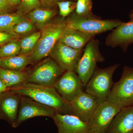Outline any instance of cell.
I'll return each instance as SVG.
<instances>
[{
  "label": "cell",
  "mask_w": 133,
  "mask_h": 133,
  "mask_svg": "<svg viewBox=\"0 0 133 133\" xmlns=\"http://www.w3.org/2000/svg\"><path fill=\"white\" fill-rule=\"evenodd\" d=\"M8 90L51 108L58 113L70 115L69 104L63 99L53 86L25 82Z\"/></svg>",
  "instance_id": "6da1fadb"
},
{
  "label": "cell",
  "mask_w": 133,
  "mask_h": 133,
  "mask_svg": "<svg viewBox=\"0 0 133 133\" xmlns=\"http://www.w3.org/2000/svg\"><path fill=\"white\" fill-rule=\"evenodd\" d=\"M133 42V19L128 23H122L112 30L107 36L105 44L114 48Z\"/></svg>",
  "instance_id": "2e32d148"
},
{
  "label": "cell",
  "mask_w": 133,
  "mask_h": 133,
  "mask_svg": "<svg viewBox=\"0 0 133 133\" xmlns=\"http://www.w3.org/2000/svg\"><path fill=\"white\" fill-rule=\"evenodd\" d=\"M19 36L12 30L0 29V46L13 39L18 38Z\"/></svg>",
  "instance_id": "83f0119b"
},
{
  "label": "cell",
  "mask_w": 133,
  "mask_h": 133,
  "mask_svg": "<svg viewBox=\"0 0 133 133\" xmlns=\"http://www.w3.org/2000/svg\"><path fill=\"white\" fill-rule=\"evenodd\" d=\"M25 18V15L17 12L0 15V29L11 30L16 24Z\"/></svg>",
  "instance_id": "44dd1931"
},
{
  "label": "cell",
  "mask_w": 133,
  "mask_h": 133,
  "mask_svg": "<svg viewBox=\"0 0 133 133\" xmlns=\"http://www.w3.org/2000/svg\"><path fill=\"white\" fill-rule=\"evenodd\" d=\"M35 25L31 21L26 18L16 24L11 30L18 36L24 35L33 31Z\"/></svg>",
  "instance_id": "d4e9b609"
},
{
  "label": "cell",
  "mask_w": 133,
  "mask_h": 133,
  "mask_svg": "<svg viewBox=\"0 0 133 133\" xmlns=\"http://www.w3.org/2000/svg\"><path fill=\"white\" fill-rule=\"evenodd\" d=\"M11 8L6 0H0V15L9 13Z\"/></svg>",
  "instance_id": "f1b7e54d"
},
{
  "label": "cell",
  "mask_w": 133,
  "mask_h": 133,
  "mask_svg": "<svg viewBox=\"0 0 133 133\" xmlns=\"http://www.w3.org/2000/svg\"><path fill=\"white\" fill-rule=\"evenodd\" d=\"M1 58V53H0V59Z\"/></svg>",
  "instance_id": "e575fe53"
},
{
  "label": "cell",
  "mask_w": 133,
  "mask_h": 133,
  "mask_svg": "<svg viewBox=\"0 0 133 133\" xmlns=\"http://www.w3.org/2000/svg\"><path fill=\"white\" fill-rule=\"evenodd\" d=\"M52 119L58 133H92L88 122L72 115L56 112Z\"/></svg>",
  "instance_id": "4fadbf2b"
},
{
  "label": "cell",
  "mask_w": 133,
  "mask_h": 133,
  "mask_svg": "<svg viewBox=\"0 0 133 133\" xmlns=\"http://www.w3.org/2000/svg\"><path fill=\"white\" fill-rule=\"evenodd\" d=\"M68 104L70 115L86 122L90 119L99 105L93 97L85 91Z\"/></svg>",
  "instance_id": "7c38bea8"
},
{
  "label": "cell",
  "mask_w": 133,
  "mask_h": 133,
  "mask_svg": "<svg viewBox=\"0 0 133 133\" xmlns=\"http://www.w3.org/2000/svg\"><path fill=\"white\" fill-rule=\"evenodd\" d=\"M29 64L28 55H18L0 59V67L16 71H24Z\"/></svg>",
  "instance_id": "ffe728a7"
},
{
  "label": "cell",
  "mask_w": 133,
  "mask_h": 133,
  "mask_svg": "<svg viewBox=\"0 0 133 133\" xmlns=\"http://www.w3.org/2000/svg\"><path fill=\"white\" fill-rule=\"evenodd\" d=\"M106 133H133V105L121 109L109 125Z\"/></svg>",
  "instance_id": "9a60e30c"
},
{
  "label": "cell",
  "mask_w": 133,
  "mask_h": 133,
  "mask_svg": "<svg viewBox=\"0 0 133 133\" xmlns=\"http://www.w3.org/2000/svg\"><path fill=\"white\" fill-rule=\"evenodd\" d=\"M119 65L115 64L104 69L96 68L85 87L84 91L93 97L98 105L107 100L114 84L113 75Z\"/></svg>",
  "instance_id": "3957f363"
},
{
  "label": "cell",
  "mask_w": 133,
  "mask_h": 133,
  "mask_svg": "<svg viewBox=\"0 0 133 133\" xmlns=\"http://www.w3.org/2000/svg\"><path fill=\"white\" fill-rule=\"evenodd\" d=\"M66 26V21L62 17L56 22L46 24L41 29V37L28 55L30 64H35L50 55Z\"/></svg>",
  "instance_id": "7a4b0ae2"
},
{
  "label": "cell",
  "mask_w": 133,
  "mask_h": 133,
  "mask_svg": "<svg viewBox=\"0 0 133 133\" xmlns=\"http://www.w3.org/2000/svg\"><path fill=\"white\" fill-rule=\"evenodd\" d=\"M131 18H132V19H133V14L132 15V17H131Z\"/></svg>",
  "instance_id": "836d02e7"
},
{
  "label": "cell",
  "mask_w": 133,
  "mask_h": 133,
  "mask_svg": "<svg viewBox=\"0 0 133 133\" xmlns=\"http://www.w3.org/2000/svg\"><path fill=\"white\" fill-rule=\"evenodd\" d=\"M53 87L65 102H71L84 91V86L75 72H64L58 79Z\"/></svg>",
  "instance_id": "ba28073f"
},
{
  "label": "cell",
  "mask_w": 133,
  "mask_h": 133,
  "mask_svg": "<svg viewBox=\"0 0 133 133\" xmlns=\"http://www.w3.org/2000/svg\"><path fill=\"white\" fill-rule=\"evenodd\" d=\"M57 10L55 9H37L32 10L28 14L29 20L38 28L42 29L46 23L57 14Z\"/></svg>",
  "instance_id": "d6986e66"
},
{
  "label": "cell",
  "mask_w": 133,
  "mask_h": 133,
  "mask_svg": "<svg viewBox=\"0 0 133 133\" xmlns=\"http://www.w3.org/2000/svg\"><path fill=\"white\" fill-rule=\"evenodd\" d=\"M21 51V42L13 39L4 45L0 46L1 58L12 57L19 55Z\"/></svg>",
  "instance_id": "603a6c76"
},
{
  "label": "cell",
  "mask_w": 133,
  "mask_h": 133,
  "mask_svg": "<svg viewBox=\"0 0 133 133\" xmlns=\"http://www.w3.org/2000/svg\"><path fill=\"white\" fill-rule=\"evenodd\" d=\"M21 97L16 93L8 90L0 95V118L6 120L14 125L16 121Z\"/></svg>",
  "instance_id": "5bb4252c"
},
{
  "label": "cell",
  "mask_w": 133,
  "mask_h": 133,
  "mask_svg": "<svg viewBox=\"0 0 133 133\" xmlns=\"http://www.w3.org/2000/svg\"><path fill=\"white\" fill-rule=\"evenodd\" d=\"M83 50L72 49L58 41L50 55L63 72H76V67L83 55Z\"/></svg>",
  "instance_id": "30bf717a"
},
{
  "label": "cell",
  "mask_w": 133,
  "mask_h": 133,
  "mask_svg": "<svg viewBox=\"0 0 133 133\" xmlns=\"http://www.w3.org/2000/svg\"><path fill=\"white\" fill-rule=\"evenodd\" d=\"M28 73L0 67V79L8 89L22 84L27 81Z\"/></svg>",
  "instance_id": "ac0fdd59"
},
{
  "label": "cell",
  "mask_w": 133,
  "mask_h": 133,
  "mask_svg": "<svg viewBox=\"0 0 133 133\" xmlns=\"http://www.w3.org/2000/svg\"><path fill=\"white\" fill-rule=\"evenodd\" d=\"M99 41L93 38L84 49L83 55L79 62L76 72L85 86L95 71L97 63H102L105 58L100 51Z\"/></svg>",
  "instance_id": "8992f818"
},
{
  "label": "cell",
  "mask_w": 133,
  "mask_h": 133,
  "mask_svg": "<svg viewBox=\"0 0 133 133\" xmlns=\"http://www.w3.org/2000/svg\"><path fill=\"white\" fill-rule=\"evenodd\" d=\"M41 31L34 32L20 41L21 51L19 55H29L35 47L41 36Z\"/></svg>",
  "instance_id": "7402d4cb"
},
{
  "label": "cell",
  "mask_w": 133,
  "mask_h": 133,
  "mask_svg": "<svg viewBox=\"0 0 133 133\" xmlns=\"http://www.w3.org/2000/svg\"><path fill=\"white\" fill-rule=\"evenodd\" d=\"M72 1V0H54L56 4L58 2H59L64 1Z\"/></svg>",
  "instance_id": "d6a6232c"
},
{
  "label": "cell",
  "mask_w": 133,
  "mask_h": 133,
  "mask_svg": "<svg viewBox=\"0 0 133 133\" xmlns=\"http://www.w3.org/2000/svg\"><path fill=\"white\" fill-rule=\"evenodd\" d=\"M63 72L55 60L49 58L39 63L28 73L26 82L53 86Z\"/></svg>",
  "instance_id": "52a82bcc"
},
{
  "label": "cell",
  "mask_w": 133,
  "mask_h": 133,
  "mask_svg": "<svg viewBox=\"0 0 133 133\" xmlns=\"http://www.w3.org/2000/svg\"><path fill=\"white\" fill-rule=\"evenodd\" d=\"M43 8L54 9L55 4L54 0H39Z\"/></svg>",
  "instance_id": "f546056e"
},
{
  "label": "cell",
  "mask_w": 133,
  "mask_h": 133,
  "mask_svg": "<svg viewBox=\"0 0 133 133\" xmlns=\"http://www.w3.org/2000/svg\"><path fill=\"white\" fill-rule=\"evenodd\" d=\"M56 4L59 8V15L64 18L76 10L77 3L72 1H66L58 2Z\"/></svg>",
  "instance_id": "4316f807"
},
{
  "label": "cell",
  "mask_w": 133,
  "mask_h": 133,
  "mask_svg": "<svg viewBox=\"0 0 133 133\" xmlns=\"http://www.w3.org/2000/svg\"><path fill=\"white\" fill-rule=\"evenodd\" d=\"M75 12L77 15L82 16L92 14V0H77Z\"/></svg>",
  "instance_id": "484cf974"
},
{
  "label": "cell",
  "mask_w": 133,
  "mask_h": 133,
  "mask_svg": "<svg viewBox=\"0 0 133 133\" xmlns=\"http://www.w3.org/2000/svg\"><path fill=\"white\" fill-rule=\"evenodd\" d=\"M66 26L95 35L112 30L122 22L116 20H103L93 14L82 16L74 12L66 21Z\"/></svg>",
  "instance_id": "277c9868"
},
{
  "label": "cell",
  "mask_w": 133,
  "mask_h": 133,
  "mask_svg": "<svg viewBox=\"0 0 133 133\" xmlns=\"http://www.w3.org/2000/svg\"><path fill=\"white\" fill-rule=\"evenodd\" d=\"M95 35L66 26L58 42L76 50L84 48Z\"/></svg>",
  "instance_id": "e0dca14e"
},
{
  "label": "cell",
  "mask_w": 133,
  "mask_h": 133,
  "mask_svg": "<svg viewBox=\"0 0 133 133\" xmlns=\"http://www.w3.org/2000/svg\"><path fill=\"white\" fill-rule=\"evenodd\" d=\"M43 8L39 0H21L17 13L25 15L34 10Z\"/></svg>",
  "instance_id": "cb8c5ba5"
},
{
  "label": "cell",
  "mask_w": 133,
  "mask_h": 133,
  "mask_svg": "<svg viewBox=\"0 0 133 133\" xmlns=\"http://www.w3.org/2000/svg\"><path fill=\"white\" fill-rule=\"evenodd\" d=\"M8 90L7 87L4 84V83H3L2 81L0 79V95L3 92Z\"/></svg>",
  "instance_id": "1f68e13d"
},
{
  "label": "cell",
  "mask_w": 133,
  "mask_h": 133,
  "mask_svg": "<svg viewBox=\"0 0 133 133\" xmlns=\"http://www.w3.org/2000/svg\"><path fill=\"white\" fill-rule=\"evenodd\" d=\"M21 101L18 116L13 127H16L29 119L45 116L52 118L56 111L55 109L36 101L31 98L20 95Z\"/></svg>",
  "instance_id": "9c48e42d"
},
{
  "label": "cell",
  "mask_w": 133,
  "mask_h": 133,
  "mask_svg": "<svg viewBox=\"0 0 133 133\" xmlns=\"http://www.w3.org/2000/svg\"><path fill=\"white\" fill-rule=\"evenodd\" d=\"M8 5L10 8L17 6L20 4L21 0H6Z\"/></svg>",
  "instance_id": "4dcf8cb0"
},
{
  "label": "cell",
  "mask_w": 133,
  "mask_h": 133,
  "mask_svg": "<svg viewBox=\"0 0 133 133\" xmlns=\"http://www.w3.org/2000/svg\"><path fill=\"white\" fill-rule=\"evenodd\" d=\"M106 101L120 109L133 105V68L124 66L121 78L114 83Z\"/></svg>",
  "instance_id": "5b68a950"
},
{
  "label": "cell",
  "mask_w": 133,
  "mask_h": 133,
  "mask_svg": "<svg viewBox=\"0 0 133 133\" xmlns=\"http://www.w3.org/2000/svg\"><path fill=\"white\" fill-rule=\"evenodd\" d=\"M107 101L99 105L88 122L92 133H106L113 119L120 110Z\"/></svg>",
  "instance_id": "8fae6325"
}]
</instances>
